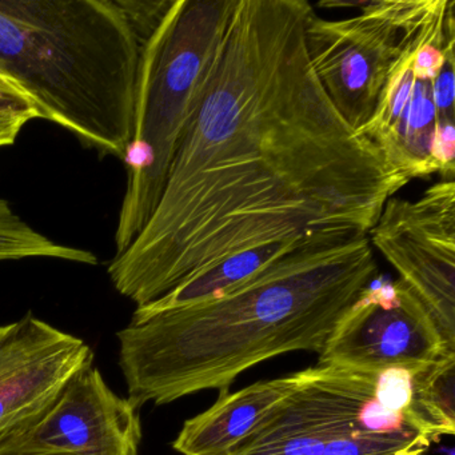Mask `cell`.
<instances>
[{"instance_id":"13","label":"cell","mask_w":455,"mask_h":455,"mask_svg":"<svg viewBox=\"0 0 455 455\" xmlns=\"http://www.w3.org/2000/svg\"><path fill=\"white\" fill-rule=\"evenodd\" d=\"M303 242L306 241L270 244L228 258L206 273L175 287L156 302L135 308L132 322L143 321L156 314L191 307L223 297L257 276L260 271L289 254Z\"/></svg>"},{"instance_id":"2","label":"cell","mask_w":455,"mask_h":455,"mask_svg":"<svg viewBox=\"0 0 455 455\" xmlns=\"http://www.w3.org/2000/svg\"><path fill=\"white\" fill-rule=\"evenodd\" d=\"M377 276L367 234L311 239L223 297L130 322L116 334L127 398L140 409L204 390L225 395L262 362L321 353Z\"/></svg>"},{"instance_id":"14","label":"cell","mask_w":455,"mask_h":455,"mask_svg":"<svg viewBox=\"0 0 455 455\" xmlns=\"http://www.w3.org/2000/svg\"><path fill=\"white\" fill-rule=\"evenodd\" d=\"M22 259H57L95 266L98 257L89 250L65 246L31 228L0 198V263Z\"/></svg>"},{"instance_id":"16","label":"cell","mask_w":455,"mask_h":455,"mask_svg":"<svg viewBox=\"0 0 455 455\" xmlns=\"http://www.w3.org/2000/svg\"><path fill=\"white\" fill-rule=\"evenodd\" d=\"M34 119H39L38 111L28 95L0 73V148L14 145Z\"/></svg>"},{"instance_id":"17","label":"cell","mask_w":455,"mask_h":455,"mask_svg":"<svg viewBox=\"0 0 455 455\" xmlns=\"http://www.w3.org/2000/svg\"><path fill=\"white\" fill-rule=\"evenodd\" d=\"M455 57L450 58L444 63L434 87L435 100L436 130L454 126L455 121Z\"/></svg>"},{"instance_id":"18","label":"cell","mask_w":455,"mask_h":455,"mask_svg":"<svg viewBox=\"0 0 455 455\" xmlns=\"http://www.w3.org/2000/svg\"><path fill=\"white\" fill-rule=\"evenodd\" d=\"M0 455H68L52 452L31 451L15 442L6 431L0 428Z\"/></svg>"},{"instance_id":"1","label":"cell","mask_w":455,"mask_h":455,"mask_svg":"<svg viewBox=\"0 0 455 455\" xmlns=\"http://www.w3.org/2000/svg\"><path fill=\"white\" fill-rule=\"evenodd\" d=\"M307 0H236L156 212L108 266L137 307L234 255L369 234L410 182L351 129L306 49Z\"/></svg>"},{"instance_id":"11","label":"cell","mask_w":455,"mask_h":455,"mask_svg":"<svg viewBox=\"0 0 455 455\" xmlns=\"http://www.w3.org/2000/svg\"><path fill=\"white\" fill-rule=\"evenodd\" d=\"M303 371L259 380L218 396L206 411L183 423L172 449L180 455H230L231 451L302 385Z\"/></svg>"},{"instance_id":"6","label":"cell","mask_w":455,"mask_h":455,"mask_svg":"<svg viewBox=\"0 0 455 455\" xmlns=\"http://www.w3.org/2000/svg\"><path fill=\"white\" fill-rule=\"evenodd\" d=\"M454 9L446 0H431L388 76L374 116L358 130L409 180L436 174L434 87L444 63L455 57Z\"/></svg>"},{"instance_id":"15","label":"cell","mask_w":455,"mask_h":455,"mask_svg":"<svg viewBox=\"0 0 455 455\" xmlns=\"http://www.w3.org/2000/svg\"><path fill=\"white\" fill-rule=\"evenodd\" d=\"M430 446L377 434L342 433L330 439L322 455H426Z\"/></svg>"},{"instance_id":"9","label":"cell","mask_w":455,"mask_h":455,"mask_svg":"<svg viewBox=\"0 0 455 455\" xmlns=\"http://www.w3.org/2000/svg\"><path fill=\"white\" fill-rule=\"evenodd\" d=\"M4 428L26 449L52 454L138 455L142 442L140 407L116 394L94 366Z\"/></svg>"},{"instance_id":"10","label":"cell","mask_w":455,"mask_h":455,"mask_svg":"<svg viewBox=\"0 0 455 455\" xmlns=\"http://www.w3.org/2000/svg\"><path fill=\"white\" fill-rule=\"evenodd\" d=\"M94 363L82 338L33 313L0 326V426L54 398Z\"/></svg>"},{"instance_id":"3","label":"cell","mask_w":455,"mask_h":455,"mask_svg":"<svg viewBox=\"0 0 455 455\" xmlns=\"http://www.w3.org/2000/svg\"><path fill=\"white\" fill-rule=\"evenodd\" d=\"M172 0H0V73L39 119L124 159L146 39Z\"/></svg>"},{"instance_id":"5","label":"cell","mask_w":455,"mask_h":455,"mask_svg":"<svg viewBox=\"0 0 455 455\" xmlns=\"http://www.w3.org/2000/svg\"><path fill=\"white\" fill-rule=\"evenodd\" d=\"M431 0L321 2L319 7L355 6L358 17L327 20L311 10L306 20L308 60L322 89L351 129L374 116L383 87Z\"/></svg>"},{"instance_id":"7","label":"cell","mask_w":455,"mask_h":455,"mask_svg":"<svg viewBox=\"0 0 455 455\" xmlns=\"http://www.w3.org/2000/svg\"><path fill=\"white\" fill-rule=\"evenodd\" d=\"M377 247L433 316L455 350V183L430 186L415 201L388 199L371 230Z\"/></svg>"},{"instance_id":"4","label":"cell","mask_w":455,"mask_h":455,"mask_svg":"<svg viewBox=\"0 0 455 455\" xmlns=\"http://www.w3.org/2000/svg\"><path fill=\"white\" fill-rule=\"evenodd\" d=\"M236 0H172L143 44L127 185L116 230L122 254L148 225Z\"/></svg>"},{"instance_id":"12","label":"cell","mask_w":455,"mask_h":455,"mask_svg":"<svg viewBox=\"0 0 455 455\" xmlns=\"http://www.w3.org/2000/svg\"><path fill=\"white\" fill-rule=\"evenodd\" d=\"M266 417L230 455H322L330 439L348 433L345 422L330 410L308 382Z\"/></svg>"},{"instance_id":"8","label":"cell","mask_w":455,"mask_h":455,"mask_svg":"<svg viewBox=\"0 0 455 455\" xmlns=\"http://www.w3.org/2000/svg\"><path fill=\"white\" fill-rule=\"evenodd\" d=\"M451 354L427 308L396 279L364 290L327 338L318 364L379 371Z\"/></svg>"}]
</instances>
